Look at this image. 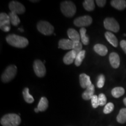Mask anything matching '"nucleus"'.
<instances>
[{
  "instance_id": "b1692460",
  "label": "nucleus",
  "mask_w": 126,
  "mask_h": 126,
  "mask_svg": "<svg viewBox=\"0 0 126 126\" xmlns=\"http://www.w3.org/2000/svg\"><path fill=\"white\" fill-rule=\"evenodd\" d=\"M125 93V90L122 87H116L111 90V94L113 97L119 98L123 95Z\"/></svg>"
},
{
  "instance_id": "e433bc0d",
  "label": "nucleus",
  "mask_w": 126,
  "mask_h": 126,
  "mask_svg": "<svg viewBox=\"0 0 126 126\" xmlns=\"http://www.w3.org/2000/svg\"><path fill=\"white\" fill-rule=\"evenodd\" d=\"M31 1L32 2H39V1H36V0H35V1H32V0H31Z\"/></svg>"
},
{
  "instance_id": "72a5a7b5",
  "label": "nucleus",
  "mask_w": 126,
  "mask_h": 126,
  "mask_svg": "<svg viewBox=\"0 0 126 126\" xmlns=\"http://www.w3.org/2000/svg\"><path fill=\"white\" fill-rule=\"evenodd\" d=\"M120 46L122 47V48L123 50L124 51V53L126 54V40H123L120 42Z\"/></svg>"
},
{
  "instance_id": "9b49d317",
  "label": "nucleus",
  "mask_w": 126,
  "mask_h": 126,
  "mask_svg": "<svg viewBox=\"0 0 126 126\" xmlns=\"http://www.w3.org/2000/svg\"><path fill=\"white\" fill-rule=\"evenodd\" d=\"M109 61L110 65L114 68H117L119 67L120 64V57L117 53H111L109 55Z\"/></svg>"
},
{
  "instance_id": "473e14b6",
  "label": "nucleus",
  "mask_w": 126,
  "mask_h": 126,
  "mask_svg": "<svg viewBox=\"0 0 126 126\" xmlns=\"http://www.w3.org/2000/svg\"><path fill=\"white\" fill-rule=\"evenodd\" d=\"M96 3L99 7H103L106 4V1L105 0H96Z\"/></svg>"
},
{
  "instance_id": "423d86ee",
  "label": "nucleus",
  "mask_w": 126,
  "mask_h": 126,
  "mask_svg": "<svg viewBox=\"0 0 126 126\" xmlns=\"http://www.w3.org/2000/svg\"><path fill=\"white\" fill-rule=\"evenodd\" d=\"M104 27L108 31L117 33L120 30V25L117 21L113 18H106L104 20Z\"/></svg>"
},
{
  "instance_id": "20e7f679",
  "label": "nucleus",
  "mask_w": 126,
  "mask_h": 126,
  "mask_svg": "<svg viewBox=\"0 0 126 126\" xmlns=\"http://www.w3.org/2000/svg\"><path fill=\"white\" fill-rule=\"evenodd\" d=\"M17 73V67L15 65H10L6 68L1 75V81L4 83L9 82L15 78Z\"/></svg>"
},
{
  "instance_id": "c756f323",
  "label": "nucleus",
  "mask_w": 126,
  "mask_h": 126,
  "mask_svg": "<svg viewBox=\"0 0 126 126\" xmlns=\"http://www.w3.org/2000/svg\"><path fill=\"white\" fill-rule=\"evenodd\" d=\"M98 101L99 106H103L106 105L107 98L105 94H100L98 96Z\"/></svg>"
},
{
  "instance_id": "bb28decb",
  "label": "nucleus",
  "mask_w": 126,
  "mask_h": 126,
  "mask_svg": "<svg viewBox=\"0 0 126 126\" xmlns=\"http://www.w3.org/2000/svg\"><path fill=\"white\" fill-rule=\"evenodd\" d=\"M85 50H82V51L80 52V53L77 55L76 57V59L75 60V65L77 66V67H79V66L81 65L83 59H84L85 56Z\"/></svg>"
},
{
  "instance_id": "6e6552de",
  "label": "nucleus",
  "mask_w": 126,
  "mask_h": 126,
  "mask_svg": "<svg viewBox=\"0 0 126 126\" xmlns=\"http://www.w3.org/2000/svg\"><path fill=\"white\" fill-rule=\"evenodd\" d=\"M10 18L9 15L4 12L0 14V28L5 32H8L11 29Z\"/></svg>"
},
{
  "instance_id": "a878e982",
  "label": "nucleus",
  "mask_w": 126,
  "mask_h": 126,
  "mask_svg": "<svg viewBox=\"0 0 126 126\" xmlns=\"http://www.w3.org/2000/svg\"><path fill=\"white\" fill-rule=\"evenodd\" d=\"M9 18H10V21L11 24L13 25V26H17L19 24L20 22V19L17 15V14H16L14 12H9Z\"/></svg>"
},
{
  "instance_id": "f3484780",
  "label": "nucleus",
  "mask_w": 126,
  "mask_h": 126,
  "mask_svg": "<svg viewBox=\"0 0 126 126\" xmlns=\"http://www.w3.org/2000/svg\"><path fill=\"white\" fill-rule=\"evenodd\" d=\"M105 36L106 37V40L108 41L109 43L111 44L114 47H117L119 45V42H118V40L117 37L114 34L111 33L110 32H106L105 34Z\"/></svg>"
},
{
  "instance_id": "4468645a",
  "label": "nucleus",
  "mask_w": 126,
  "mask_h": 126,
  "mask_svg": "<svg viewBox=\"0 0 126 126\" xmlns=\"http://www.w3.org/2000/svg\"><path fill=\"white\" fill-rule=\"evenodd\" d=\"M73 42L70 39H62L59 42V48L63 50H72Z\"/></svg>"
},
{
  "instance_id": "2f4dec72",
  "label": "nucleus",
  "mask_w": 126,
  "mask_h": 126,
  "mask_svg": "<svg viewBox=\"0 0 126 126\" xmlns=\"http://www.w3.org/2000/svg\"><path fill=\"white\" fill-rule=\"evenodd\" d=\"M91 102H92V107L94 109L97 108L99 106V101H98V96L94 95L92 98L91 99Z\"/></svg>"
},
{
  "instance_id": "dca6fc26",
  "label": "nucleus",
  "mask_w": 126,
  "mask_h": 126,
  "mask_svg": "<svg viewBox=\"0 0 126 126\" xmlns=\"http://www.w3.org/2000/svg\"><path fill=\"white\" fill-rule=\"evenodd\" d=\"M67 34L69 38L72 42H79V41L81 40L80 34H79L78 32L74 29L70 28V29H68Z\"/></svg>"
},
{
  "instance_id": "c85d7f7f",
  "label": "nucleus",
  "mask_w": 126,
  "mask_h": 126,
  "mask_svg": "<svg viewBox=\"0 0 126 126\" xmlns=\"http://www.w3.org/2000/svg\"><path fill=\"white\" fill-rule=\"evenodd\" d=\"M114 106L113 103L110 102V103H107L106 105H105V108H104L103 109V113H105V114H109V113H111V111L114 110Z\"/></svg>"
},
{
  "instance_id": "a211bd4d",
  "label": "nucleus",
  "mask_w": 126,
  "mask_h": 126,
  "mask_svg": "<svg viewBox=\"0 0 126 126\" xmlns=\"http://www.w3.org/2000/svg\"><path fill=\"white\" fill-rule=\"evenodd\" d=\"M111 5L118 10H124L126 8V1L125 0H112Z\"/></svg>"
},
{
  "instance_id": "aec40b11",
  "label": "nucleus",
  "mask_w": 126,
  "mask_h": 126,
  "mask_svg": "<svg viewBox=\"0 0 126 126\" xmlns=\"http://www.w3.org/2000/svg\"><path fill=\"white\" fill-rule=\"evenodd\" d=\"M48 106V101L46 97H42L39 101L38 105H37V109L39 111H45L47 110Z\"/></svg>"
},
{
  "instance_id": "2eb2a0df",
  "label": "nucleus",
  "mask_w": 126,
  "mask_h": 126,
  "mask_svg": "<svg viewBox=\"0 0 126 126\" xmlns=\"http://www.w3.org/2000/svg\"><path fill=\"white\" fill-rule=\"evenodd\" d=\"M94 86L93 84H92L91 86H88L86 89V90L83 92L82 94V97L85 100H91V99L92 98L94 95Z\"/></svg>"
},
{
  "instance_id": "0eeeda50",
  "label": "nucleus",
  "mask_w": 126,
  "mask_h": 126,
  "mask_svg": "<svg viewBox=\"0 0 126 126\" xmlns=\"http://www.w3.org/2000/svg\"><path fill=\"white\" fill-rule=\"evenodd\" d=\"M92 23V18L89 15L78 17L74 20V24L77 27L84 28L90 26Z\"/></svg>"
},
{
  "instance_id": "4be33fe9",
  "label": "nucleus",
  "mask_w": 126,
  "mask_h": 126,
  "mask_svg": "<svg viewBox=\"0 0 126 126\" xmlns=\"http://www.w3.org/2000/svg\"><path fill=\"white\" fill-rule=\"evenodd\" d=\"M23 96L25 102L28 103H32L34 102V98L31 94H29V89L28 88H25L22 92Z\"/></svg>"
},
{
  "instance_id": "9d476101",
  "label": "nucleus",
  "mask_w": 126,
  "mask_h": 126,
  "mask_svg": "<svg viewBox=\"0 0 126 126\" xmlns=\"http://www.w3.org/2000/svg\"><path fill=\"white\" fill-rule=\"evenodd\" d=\"M11 12L16 14H23L25 12V7L22 4L16 1H12L9 4Z\"/></svg>"
},
{
  "instance_id": "7ed1b4c3",
  "label": "nucleus",
  "mask_w": 126,
  "mask_h": 126,
  "mask_svg": "<svg viewBox=\"0 0 126 126\" xmlns=\"http://www.w3.org/2000/svg\"><path fill=\"white\" fill-rule=\"evenodd\" d=\"M60 8L63 15L68 18L73 16L77 11L76 6L71 1H64L61 2Z\"/></svg>"
},
{
  "instance_id": "ddd939ff",
  "label": "nucleus",
  "mask_w": 126,
  "mask_h": 126,
  "mask_svg": "<svg viewBox=\"0 0 126 126\" xmlns=\"http://www.w3.org/2000/svg\"><path fill=\"white\" fill-rule=\"evenodd\" d=\"M79 83L80 85L82 88L86 89L88 86L92 84L91 82L90 77L85 74H81L79 75Z\"/></svg>"
},
{
  "instance_id": "5701e85b",
  "label": "nucleus",
  "mask_w": 126,
  "mask_h": 126,
  "mask_svg": "<svg viewBox=\"0 0 126 126\" xmlns=\"http://www.w3.org/2000/svg\"><path fill=\"white\" fill-rule=\"evenodd\" d=\"M116 119L119 123L124 124L126 123V108H123L120 110Z\"/></svg>"
},
{
  "instance_id": "c9c22d12",
  "label": "nucleus",
  "mask_w": 126,
  "mask_h": 126,
  "mask_svg": "<svg viewBox=\"0 0 126 126\" xmlns=\"http://www.w3.org/2000/svg\"><path fill=\"white\" fill-rule=\"evenodd\" d=\"M123 102H124V105H125V106H126V98H124V100H123Z\"/></svg>"
},
{
  "instance_id": "412c9836",
  "label": "nucleus",
  "mask_w": 126,
  "mask_h": 126,
  "mask_svg": "<svg viewBox=\"0 0 126 126\" xmlns=\"http://www.w3.org/2000/svg\"><path fill=\"white\" fill-rule=\"evenodd\" d=\"M80 37L82 43L84 45H88L89 42V37L86 35V29L85 28H82L79 30Z\"/></svg>"
},
{
  "instance_id": "393cba45",
  "label": "nucleus",
  "mask_w": 126,
  "mask_h": 126,
  "mask_svg": "<svg viewBox=\"0 0 126 126\" xmlns=\"http://www.w3.org/2000/svg\"><path fill=\"white\" fill-rule=\"evenodd\" d=\"M83 7L87 11H92L95 8L94 1L93 0H85L83 2Z\"/></svg>"
},
{
  "instance_id": "39448f33",
  "label": "nucleus",
  "mask_w": 126,
  "mask_h": 126,
  "mask_svg": "<svg viewBox=\"0 0 126 126\" xmlns=\"http://www.w3.org/2000/svg\"><path fill=\"white\" fill-rule=\"evenodd\" d=\"M37 29L44 35L49 36L53 33L54 28L51 23L46 20H40L37 24Z\"/></svg>"
},
{
  "instance_id": "6ab92c4d",
  "label": "nucleus",
  "mask_w": 126,
  "mask_h": 126,
  "mask_svg": "<svg viewBox=\"0 0 126 126\" xmlns=\"http://www.w3.org/2000/svg\"><path fill=\"white\" fill-rule=\"evenodd\" d=\"M94 51L101 56H106L108 53V50L107 47L101 44H96L94 47Z\"/></svg>"
},
{
  "instance_id": "f704fd0d",
  "label": "nucleus",
  "mask_w": 126,
  "mask_h": 126,
  "mask_svg": "<svg viewBox=\"0 0 126 126\" xmlns=\"http://www.w3.org/2000/svg\"><path fill=\"white\" fill-rule=\"evenodd\" d=\"M34 111H35L36 113H38V112H39V110L38 109H37V108H35V109H34Z\"/></svg>"
},
{
  "instance_id": "1a4fd4ad",
  "label": "nucleus",
  "mask_w": 126,
  "mask_h": 126,
  "mask_svg": "<svg viewBox=\"0 0 126 126\" xmlns=\"http://www.w3.org/2000/svg\"><path fill=\"white\" fill-rule=\"evenodd\" d=\"M33 70L35 74L38 77L42 78L45 77L46 73V70L44 63L40 60H36L33 63Z\"/></svg>"
},
{
  "instance_id": "7c9ffc66",
  "label": "nucleus",
  "mask_w": 126,
  "mask_h": 126,
  "mask_svg": "<svg viewBox=\"0 0 126 126\" xmlns=\"http://www.w3.org/2000/svg\"><path fill=\"white\" fill-rule=\"evenodd\" d=\"M105 77L103 74H100L98 76L97 78V86L99 88H103V86L105 85Z\"/></svg>"
},
{
  "instance_id": "cd10ccee",
  "label": "nucleus",
  "mask_w": 126,
  "mask_h": 126,
  "mask_svg": "<svg viewBox=\"0 0 126 126\" xmlns=\"http://www.w3.org/2000/svg\"><path fill=\"white\" fill-rule=\"evenodd\" d=\"M82 42L79 41V42H73V47H72V50H74L76 54L78 55L80 52L82 51Z\"/></svg>"
},
{
  "instance_id": "f03ea898",
  "label": "nucleus",
  "mask_w": 126,
  "mask_h": 126,
  "mask_svg": "<svg viewBox=\"0 0 126 126\" xmlns=\"http://www.w3.org/2000/svg\"><path fill=\"white\" fill-rule=\"evenodd\" d=\"M0 123L2 126H18L21 123V119L18 114L9 113L1 118Z\"/></svg>"
},
{
  "instance_id": "f8f14e48",
  "label": "nucleus",
  "mask_w": 126,
  "mask_h": 126,
  "mask_svg": "<svg viewBox=\"0 0 126 126\" xmlns=\"http://www.w3.org/2000/svg\"><path fill=\"white\" fill-rule=\"evenodd\" d=\"M77 56V54L74 50H72L68 52L63 57V61H64V64L66 65L71 64L74 61H75Z\"/></svg>"
},
{
  "instance_id": "f257e3e1",
  "label": "nucleus",
  "mask_w": 126,
  "mask_h": 126,
  "mask_svg": "<svg viewBox=\"0 0 126 126\" xmlns=\"http://www.w3.org/2000/svg\"><path fill=\"white\" fill-rule=\"evenodd\" d=\"M6 41L9 45L17 48H25L29 45V41L26 37L11 34L6 37Z\"/></svg>"
}]
</instances>
